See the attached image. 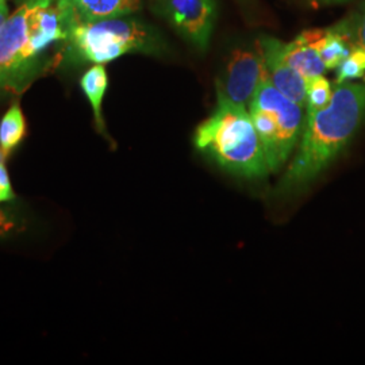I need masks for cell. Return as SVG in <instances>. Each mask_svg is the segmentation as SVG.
I'll return each mask as SVG.
<instances>
[{"mask_svg":"<svg viewBox=\"0 0 365 365\" xmlns=\"http://www.w3.org/2000/svg\"><path fill=\"white\" fill-rule=\"evenodd\" d=\"M194 144L222 170L238 178L264 179L269 172L247 107L232 102L221 88L217 108L196 128Z\"/></svg>","mask_w":365,"mask_h":365,"instance_id":"2","label":"cell"},{"mask_svg":"<svg viewBox=\"0 0 365 365\" xmlns=\"http://www.w3.org/2000/svg\"><path fill=\"white\" fill-rule=\"evenodd\" d=\"M66 10L72 27L135 13L143 0H57Z\"/></svg>","mask_w":365,"mask_h":365,"instance_id":"9","label":"cell"},{"mask_svg":"<svg viewBox=\"0 0 365 365\" xmlns=\"http://www.w3.org/2000/svg\"><path fill=\"white\" fill-rule=\"evenodd\" d=\"M365 73V49L363 46L353 45L348 57L337 68L336 83L342 84L354 78H360Z\"/></svg>","mask_w":365,"mask_h":365,"instance_id":"15","label":"cell"},{"mask_svg":"<svg viewBox=\"0 0 365 365\" xmlns=\"http://www.w3.org/2000/svg\"><path fill=\"white\" fill-rule=\"evenodd\" d=\"M16 1H19V3H21V1H22V3H25L27 0H16Z\"/></svg>","mask_w":365,"mask_h":365,"instance_id":"21","label":"cell"},{"mask_svg":"<svg viewBox=\"0 0 365 365\" xmlns=\"http://www.w3.org/2000/svg\"><path fill=\"white\" fill-rule=\"evenodd\" d=\"M267 78L269 76L260 48L259 51L237 49L226 66V83L222 92L237 105L248 107Z\"/></svg>","mask_w":365,"mask_h":365,"instance_id":"7","label":"cell"},{"mask_svg":"<svg viewBox=\"0 0 365 365\" xmlns=\"http://www.w3.org/2000/svg\"><path fill=\"white\" fill-rule=\"evenodd\" d=\"M66 43L71 58L93 64H105L126 53H153L160 48L152 27L122 18L78 25L72 29Z\"/></svg>","mask_w":365,"mask_h":365,"instance_id":"3","label":"cell"},{"mask_svg":"<svg viewBox=\"0 0 365 365\" xmlns=\"http://www.w3.org/2000/svg\"><path fill=\"white\" fill-rule=\"evenodd\" d=\"M26 135V120L19 105L11 106L0 122V148L6 155L24 141Z\"/></svg>","mask_w":365,"mask_h":365,"instance_id":"13","label":"cell"},{"mask_svg":"<svg viewBox=\"0 0 365 365\" xmlns=\"http://www.w3.org/2000/svg\"><path fill=\"white\" fill-rule=\"evenodd\" d=\"M365 119V83H342L322 110L307 114L299 149L277 185L280 195L314 182L349 145Z\"/></svg>","mask_w":365,"mask_h":365,"instance_id":"1","label":"cell"},{"mask_svg":"<svg viewBox=\"0 0 365 365\" xmlns=\"http://www.w3.org/2000/svg\"><path fill=\"white\" fill-rule=\"evenodd\" d=\"M282 53L288 66H292L304 80L321 76L327 71L319 53L302 36L289 43H283Z\"/></svg>","mask_w":365,"mask_h":365,"instance_id":"11","label":"cell"},{"mask_svg":"<svg viewBox=\"0 0 365 365\" xmlns=\"http://www.w3.org/2000/svg\"><path fill=\"white\" fill-rule=\"evenodd\" d=\"M283 42L271 37H262L259 43L264 56L268 76L274 87L288 99L298 105L306 106V80L287 64L282 53Z\"/></svg>","mask_w":365,"mask_h":365,"instance_id":"8","label":"cell"},{"mask_svg":"<svg viewBox=\"0 0 365 365\" xmlns=\"http://www.w3.org/2000/svg\"><path fill=\"white\" fill-rule=\"evenodd\" d=\"M14 223L4 211L0 210V235H7L13 230Z\"/></svg>","mask_w":365,"mask_h":365,"instance_id":"18","label":"cell"},{"mask_svg":"<svg viewBox=\"0 0 365 365\" xmlns=\"http://www.w3.org/2000/svg\"><path fill=\"white\" fill-rule=\"evenodd\" d=\"M248 107L268 168L277 172L287 161L303 133V107L284 96L269 78L261 83Z\"/></svg>","mask_w":365,"mask_h":365,"instance_id":"4","label":"cell"},{"mask_svg":"<svg viewBox=\"0 0 365 365\" xmlns=\"http://www.w3.org/2000/svg\"><path fill=\"white\" fill-rule=\"evenodd\" d=\"M80 86L91 103L98 129L101 133H105V122L102 117V102L108 86V78H107V72L103 64H95L90 68L80 80Z\"/></svg>","mask_w":365,"mask_h":365,"instance_id":"12","label":"cell"},{"mask_svg":"<svg viewBox=\"0 0 365 365\" xmlns=\"http://www.w3.org/2000/svg\"><path fill=\"white\" fill-rule=\"evenodd\" d=\"M331 84L324 75L306 80L307 114H313L327 107L331 99Z\"/></svg>","mask_w":365,"mask_h":365,"instance_id":"14","label":"cell"},{"mask_svg":"<svg viewBox=\"0 0 365 365\" xmlns=\"http://www.w3.org/2000/svg\"><path fill=\"white\" fill-rule=\"evenodd\" d=\"M27 0L0 27V91H22L38 71V53L29 34Z\"/></svg>","mask_w":365,"mask_h":365,"instance_id":"5","label":"cell"},{"mask_svg":"<svg viewBox=\"0 0 365 365\" xmlns=\"http://www.w3.org/2000/svg\"><path fill=\"white\" fill-rule=\"evenodd\" d=\"M314 4H318V6H327V4H337V3H344V1H348V0H312Z\"/></svg>","mask_w":365,"mask_h":365,"instance_id":"19","label":"cell"},{"mask_svg":"<svg viewBox=\"0 0 365 365\" xmlns=\"http://www.w3.org/2000/svg\"><path fill=\"white\" fill-rule=\"evenodd\" d=\"M0 1H6V0H0Z\"/></svg>","mask_w":365,"mask_h":365,"instance_id":"22","label":"cell"},{"mask_svg":"<svg viewBox=\"0 0 365 365\" xmlns=\"http://www.w3.org/2000/svg\"><path fill=\"white\" fill-rule=\"evenodd\" d=\"M319 53L327 69L339 68L348 57L353 45L352 25L344 22L322 30H307L300 34Z\"/></svg>","mask_w":365,"mask_h":365,"instance_id":"10","label":"cell"},{"mask_svg":"<svg viewBox=\"0 0 365 365\" xmlns=\"http://www.w3.org/2000/svg\"><path fill=\"white\" fill-rule=\"evenodd\" d=\"M13 188L9 179V173L3 164H0V202L13 199Z\"/></svg>","mask_w":365,"mask_h":365,"instance_id":"17","label":"cell"},{"mask_svg":"<svg viewBox=\"0 0 365 365\" xmlns=\"http://www.w3.org/2000/svg\"><path fill=\"white\" fill-rule=\"evenodd\" d=\"M6 153L1 150V148H0V164H3V161H4V158H6Z\"/></svg>","mask_w":365,"mask_h":365,"instance_id":"20","label":"cell"},{"mask_svg":"<svg viewBox=\"0 0 365 365\" xmlns=\"http://www.w3.org/2000/svg\"><path fill=\"white\" fill-rule=\"evenodd\" d=\"M160 13L184 38L206 51L217 18L215 0H156Z\"/></svg>","mask_w":365,"mask_h":365,"instance_id":"6","label":"cell"},{"mask_svg":"<svg viewBox=\"0 0 365 365\" xmlns=\"http://www.w3.org/2000/svg\"><path fill=\"white\" fill-rule=\"evenodd\" d=\"M352 34L353 43L363 46L365 49V4L356 22L352 25Z\"/></svg>","mask_w":365,"mask_h":365,"instance_id":"16","label":"cell"}]
</instances>
